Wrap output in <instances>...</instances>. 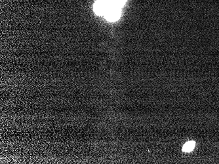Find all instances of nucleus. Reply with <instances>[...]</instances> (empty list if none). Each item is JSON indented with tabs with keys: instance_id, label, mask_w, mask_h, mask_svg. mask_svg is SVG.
Wrapping results in <instances>:
<instances>
[{
	"instance_id": "nucleus-1",
	"label": "nucleus",
	"mask_w": 219,
	"mask_h": 164,
	"mask_svg": "<svg viewBox=\"0 0 219 164\" xmlns=\"http://www.w3.org/2000/svg\"><path fill=\"white\" fill-rule=\"evenodd\" d=\"M195 146V143L194 141H189L185 143V145L182 147V151L185 152H191L192 150H194V148Z\"/></svg>"
},
{
	"instance_id": "nucleus-2",
	"label": "nucleus",
	"mask_w": 219,
	"mask_h": 164,
	"mask_svg": "<svg viewBox=\"0 0 219 164\" xmlns=\"http://www.w3.org/2000/svg\"><path fill=\"white\" fill-rule=\"evenodd\" d=\"M110 1L112 2L113 4L116 5V6L121 7L122 5L125 4L126 0H110Z\"/></svg>"
}]
</instances>
